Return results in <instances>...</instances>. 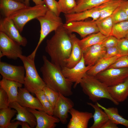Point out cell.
I'll return each instance as SVG.
<instances>
[{
    "mask_svg": "<svg viewBox=\"0 0 128 128\" xmlns=\"http://www.w3.org/2000/svg\"><path fill=\"white\" fill-rule=\"evenodd\" d=\"M62 26L46 41L45 50L51 61L61 69L65 66V61L70 56L72 49L71 33Z\"/></svg>",
    "mask_w": 128,
    "mask_h": 128,
    "instance_id": "cell-1",
    "label": "cell"
},
{
    "mask_svg": "<svg viewBox=\"0 0 128 128\" xmlns=\"http://www.w3.org/2000/svg\"><path fill=\"white\" fill-rule=\"evenodd\" d=\"M42 58L43 63L40 71L46 86L66 96L72 95L73 83L66 78L61 69L49 60L46 56L43 55Z\"/></svg>",
    "mask_w": 128,
    "mask_h": 128,
    "instance_id": "cell-2",
    "label": "cell"
},
{
    "mask_svg": "<svg viewBox=\"0 0 128 128\" xmlns=\"http://www.w3.org/2000/svg\"><path fill=\"white\" fill-rule=\"evenodd\" d=\"M79 84L84 93L92 102L96 103L102 99H106L110 100L116 105L119 104L110 96L108 91V86L95 77L86 74Z\"/></svg>",
    "mask_w": 128,
    "mask_h": 128,
    "instance_id": "cell-3",
    "label": "cell"
},
{
    "mask_svg": "<svg viewBox=\"0 0 128 128\" xmlns=\"http://www.w3.org/2000/svg\"><path fill=\"white\" fill-rule=\"evenodd\" d=\"M35 57L31 54L27 56L23 55L19 56L25 69L23 84L30 92L34 94L36 92L43 90L46 86L36 69L34 62Z\"/></svg>",
    "mask_w": 128,
    "mask_h": 128,
    "instance_id": "cell-4",
    "label": "cell"
},
{
    "mask_svg": "<svg viewBox=\"0 0 128 128\" xmlns=\"http://www.w3.org/2000/svg\"><path fill=\"white\" fill-rule=\"evenodd\" d=\"M48 10L45 4L35 5L32 7L27 6L14 12L9 17L21 33L27 23L32 19L43 16Z\"/></svg>",
    "mask_w": 128,
    "mask_h": 128,
    "instance_id": "cell-5",
    "label": "cell"
},
{
    "mask_svg": "<svg viewBox=\"0 0 128 128\" xmlns=\"http://www.w3.org/2000/svg\"><path fill=\"white\" fill-rule=\"evenodd\" d=\"M41 26L40 35L37 45L32 54L36 55L37 50L42 42L50 32L56 30L63 24L61 18L48 10L45 15L37 18Z\"/></svg>",
    "mask_w": 128,
    "mask_h": 128,
    "instance_id": "cell-6",
    "label": "cell"
},
{
    "mask_svg": "<svg viewBox=\"0 0 128 128\" xmlns=\"http://www.w3.org/2000/svg\"><path fill=\"white\" fill-rule=\"evenodd\" d=\"M95 77L108 86H114L128 78V68H108L98 73Z\"/></svg>",
    "mask_w": 128,
    "mask_h": 128,
    "instance_id": "cell-7",
    "label": "cell"
},
{
    "mask_svg": "<svg viewBox=\"0 0 128 128\" xmlns=\"http://www.w3.org/2000/svg\"><path fill=\"white\" fill-rule=\"evenodd\" d=\"M17 43L5 33L0 32V58L5 56L8 59L16 60L22 55V48Z\"/></svg>",
    "mask_w": 128,
    "mask_h": 128,
    "instance_id": "cell-8",
    "label": "cell"
},
{
    "mask_svg": "<svg viewBox=\"0 0 128 128\" xmlns=\"http://www.w3.org/2000/svg\"><path fill=\"white\" fill-rule=\"evenodd\" d=\"M63 27L70 33L75 32L82 38L99 32L95 21H80L63 24Z\"/></svg>",
    "mask_w": 128,
    "mask_h": 128,
    "instance_id": "cell-9",
    "label": "cell"
},
{
    "mask_svg": "<svg viewBox=\"0 0 128 128\" xmlns=\"http://www.w3.org/2000/svg\"><path fill=\"white\" fill-rule=\"evenodd\" d=\"M92 66L85 65L82 54L81 60L74 66L71 68L65 66L61 69V71L66 78L74 83L73 87L75 88Z\"/></svg>",
    "mask_w": 128,
    "mask_h": 128,
    "instance_id": "cell-10",
    "label": "cell"
},
{
    "mask_svg": "<svg viewBox=\"0 0 128 128\" xmlns=\"http://www.w3.org/2000/svg\"><path fill=\"white\" fill-rule=\"evenodd\" d=\"M0 32L5 33L21 46L25 47L27 44V39L21 35L13 21L9 17H4L0 19Z\"/></svg>",
    "mask_w": 128,
    "mask_h": 128,
    "instance_id": "cell-11",
    "label": "cell"
},
{
    "mask_svg": "<svg viewBox=\"0 0 128 128\" xmlns=\"http://www.w3.org/2000/svg\"><path fill=\"white\" fill-rule=\"evenodd\" d=\"M25 73L23 66H17L0 62V73L2 78L24 84Z\"/></svg>",
    "mask_w": 128,
    "mask_h": 128,
    "instance_id": "cell-12",
    "label": "cell"
},
{
    "mask_svg": "<svg viewBox=\"0 0 128 128\" xmlns=\"http://www.w3.org/2000/svg\"><path fill=\"white\" fill-rule=\"evenodd\" d=\"M74 106V103L71 99L59 93L54 107L53 115L58 118L62 123L65 124L67 122L68 114Z\"/></svg>",
    "mask_w": 128,
    "mask_h": 128,
    "instance_id": "cell-13",
    "label": "cell"
},
{
    "mask_svg": "<svg viewBox=\"0 0 128 128\" xmlns=\"http://www.w3.org/2000/svg\"><path fill=\"white\" fill-rule=\"evenodd\" d=\"M69 113L71 117L67 125L68 128H87L89 121L93 117L91 113L80 111L73 108Z\"/></svg>",
    "mask_w": 128,
    "mask_h": 128,
    "instance_id": "cell-14",
    "label": "cell"
},
{
    "mask_svg": "<svg viewBox=\"0 0 128 128\" xmlns=\"http://www.w3.org/2000/svg\"><path fill=\"white\" fill-rule=\"evenodd\" d=\"M17 102L20 105L27 108L45 111V110L37 97L32 95L25 87L19 88Z\"/></svg>",
    "mask_w": 128,
    "mask_h": 128,
    "instance_id": "cell-15",
    "label": "cell"
},
{
    "mask_svg": "<svg viewBox=\"0 0 128 128\" xmlns=\"http://www.w3.org/2000/svg\"><path fill=\"white\" fill-rule=\"evenodd\" d=\"M27 109L36 117L37 123L36 128H54L56 126V123L60 122L58 118L45 111L30 108Z\"/></svg>",
    "mask_w": 128,
    "mask_h": 128,
    "instance_id": "cell-16",
    "label": "cell"
},
{
    "mask_svg": "<svg viewBox=\"0 0 128 128\" xmlns=\"http://www.w3.org/2000/svg\"><path fill=\"white\" fill-rule=\"evenodd\" d=\"M106 48L101 44H98L87 48L83 53L85 65L93 66L104 58Z\"/></svg>",
    "mask_w": 128,
    "mask_h": 128,
    "instance_id": "cell-17",
    "label": "cell"
},
{
    "mask_svg": "<svg viewBox=\"0 0 128 128\" xmlns=\"http://www.w3.org/2000/svg\"><path fill=\"white\" fill-rule=\"evenodd\" d=\"M9 107L16 110L17 113L12 121L16 120L26 122L29 124L31 128L36 127L37 123L36 117L27 108L22 106L17 101L10 103Z\"/></svg>",
    "mask_w": 128,
    "mask_h": 128,
    "instance_id": "cell-18",
    "label": "cell"
},
{
    "mask_svg": "<svg viewBox=\"0 0 128 128\" xmlns=\"http://www.w3.org/2000/svg\"><path fill=\"white\" fill-rule=\"evenodd\" d=\"M100 14L97 7L80 12L65 14V23L83 21L89 18H92L93 21H96L100 18Z\"/></svg>",
    "mask_w": 128,
    "mask_h": 128,
    "instance_id": "cell-19",
    "label": "cell"
},
{
    "mask_svg": "<svg viewBox=\"0 0 128 128\" xmlns=\"http://www.w3.org/2000/svg\"><path fill=\"white\" fill-rule=\"evenodd\" d=\"M109 92L111 97L119 103L125 101L128 96V78L117 84L108 86Z\"/></svg>",
    "mask_w": 128,
    "mask_h": 128,
    "instance_id": "cell-20",
    "label": "cell"
},
{
    "mask_svg": "<svg viewBox=\"0 0 128 128\" xmlns=\"http://www.w3.org/2000/svg\"><path fill=\"white\" fill-rule=\"evenodd\" d=\"M70 37L72 43V49L70 55L65 61V66L71 68L74 66L81 60L83 53L79 46L78 39L74 34L71 33Z\"/></svg>",
    "mask_w": 128,
    "mask_h": 128,
    "instance_id": "cell-21",
    "label": "cell"
},
{
    "mask_svg": "<svg viewBox=\"0 0 128 128\" xmlns=\"http://www.w3.org/2000/svg\"><path fill=\"white\" fill-rule=\"evenodd\" d=\"M23 84L16 81L2 78L0 81V87L3 88L7 94L9 103L17 101L18 90L19 88L22 87Z\"/></svg>",
    "mask_w": 128,
    "mask_h": 128,
    "instance_id": "cell-22",
    "label": "cell"
},
{
    "mask_svg": "<svg viewBox=\"0 0 128 128\" xmlns=\"http://www.w3.org/2000/svg\"><path fill=\"white\" fill-rule=\"evenodd\" d=\"M23 3L14 0H0V9L5 17H9L17 11L27 7Z\"/></svg>",
    "mask_w": 128,
    "mask_h": 128,
    "instance_id": "cell-23",
    "label": "cell"
},
{
    "mask_svg": "<svg viewBox=\"0 0 128 128\" xmlns=\"http://www.w3.org/2000/svg\"><path fill=\"white\" fill-rule=\"evenodd\" d=\"M107 37L99 32L89 35L81 40L78 39V43L83 53L89 47L101 44Z\"/></svg>",
    "mask_w": 128,
    "mask_h": 128,
    "instance_id": "cell-24",
    "label": "cell"
},
{
    "mask_svg": "<svg viewBox=\"0 0 128 128\" xmlns=\"http://www.w3.org/2000/svg\"><path fill=\"white\" fill-rule=\"evenodd\" d=\"M120 56L117 55L109 58H102L92 66L86 74L95 77L98 73L108 69Z\"/></svg>",
    "mask_w": 128,
    "mask_h": 128,
    "instance_id": "cell-25",
    "label": "cell"
},
{
    "mask_svg": "<svg viewBox=\"0 0 128 128\" xmlns=\"http://www.w3.org/2000/svg\"><path fill=\"white\" fill-rule=\"evenodd\" d=\"M87 104L92 107L94 110L93 118L94 123L90 128H101L103 124L109 119L108 117L105 112L96 103L93 104L87 102Z\"/></svg>",
    "mask_w": 128,
    "mask_h": 128,
    "instance_id": "cell-26",
    "label": "cell"
},
{
    "mask_svg": "<svg viewBox=\"0 0 128 128\" xmlns=\"http://www.w3.org/2000/svg\"><path fill=\"white\" fill-rule=\"evenodd\" d=\"M96 103L106 113L109 119L117 125H122L128 128V120L124 119L119 114L117 108L114 107L106 108L97 102Z\"/></svg>",
    "mask_w": 128,
    "mask_h": 128,
    "instance_id": "cell-27",
    "label": "cell"
},
{
    "mask_svg": "<svg viewBox=\"0 0 128 128\" xmlns=\"http://www.w3.org/2000/svg\"><path fill=\"white\" fill-rule=\"evenodd\" d=\"M113 0H77L76 5L69 14L77 13L89 9Z\"/></svg>",
    "mask_w": 128,
    "mask_h": 128,
    "instance_id": "cell-28",
    "label": "cell"
},
{
    "mask_svg": "<svg viewBox=\"0 0 128 128\" xmlns=\"http://www.w3.org/2000/svg\"><path fill=\"white\" fill-rule=\"evenodd\" d=\"M122 0H113L105 2L97 6L100 12V16L97 20H100L111 16L119 6Z\"/></svg>",
    "mask_w": 128,
    "mask_h": 128,
    "instance_id": "cell-29",
    "label": "cell"
},
{
    "mask_svg": "<svg viewBox=\"0 0 128 128\" xmlns=\"http://www.w3.org/2000/svg\"><path fill=\"white\" fill-rule=\"evenodd\" d=\"M9 107L0 110V128H7L10 123L12 119L17 111L14 109Z\"/></svg>",
    "mask_w": 128,
    "mask_h": 128,
    "instance_id": "cell-30",
    "label": "cell"
},
{
    "mask_svg": "<svg viewBox=\"0 0 128 128\" xmlns=\"http://www.w3.org/2000/svg\"><path fill=\"white\" fill-rule=\"evenodd\" d=\"M95 21L99 32L107 37L110 35L114 25L111 16Z\"/></svg>",
    "mask_w": 128,
    "mask_h": 128,
    "instance_id": "cell-31",
    "label": "cell"
},
{
    "mask_svg": "<svg viewBox=\"0 0 128 128\" xmlns=\"http://www.w3.org/2000/svg\"><path fill=\"white\" fill-rule=\"evenodd\" d=\"M128 33V21H127L114 24L110 35L119 39L125 38Z\"/></svg>",
    "mask_w": 128,
    "mask_h": 128,
    "instance_id": "cell-32",
    "label": "cell"
},
{
    "mask_svg": "<svg viewBox=\"0 0 128 128\" xmlns=\"http://www.w3.org/2000/svg\"><path fill=\"white\" fill-rule=\"evenodd\" d=\"M35 94L44 108L45 112L50 115H53L54 108L46 98L43 90L36 92Z\"/></svg>",
    "mask_w": 128,
    "mask_h": 128,
    "instance_id": "cell-33",
    "label": "cell"
},
{
    "mask_svg": "<svg viewBox=\"0 0 128 128\" xmlns=\"http://www.w3.org/2000/svg\"><path fill=\"white\" fill-rule=\"evenodd\" d=\"M58 2L60 12L64 14H69L77 5L75 0H59Z\"/></svg>",
    "mask_w": 128,
    "mask_h": 128,
    "instance_id": "cell-34",
    "label": "cell"
},
{
    "mask_svg": "<svg viewBox=\"0 0 128 128\" xmlns=\"http://www.w3.org/2000/svg\"><path fill=\"white\" fill-rule=\"evenodd\" d=\"M46 97L54 108L58 98L59 92L55 91L47 86L43 89Z\"/></svg>",
    "mask_w": 128,
    "mask_h": 128,
    "instance_id": "cell-35",
    "label": "cell"
},
{
    "mask_svg": "<svg viewBox=\"0 0 128 128\" xmlns=\"http://www.w3.org/2000/svg\"><path fill=\"white\" fill-rule=\"evenodd\" d=\"M111 16L114 24L128 21V16L119 6L114 11Z\"/></svg>",
    "mask_w": 128,
    "mask_h": 128,
    "instance_id": "cell-36",
    "label": "cell"
},
{
    "mask_svg": "<svg viewBox=\"0 0 128 128\" xmlns=\"http://www.w3.org/2000/svg\"><path fill=\"white\" fill-rule=\"evenodd\" d=\"M117 46L120 56L128 55V39L125 38L118 39Z\"/></svg>",
    "mask_w": 128,
    "mask_h": 128,
    "instance_id": "cell-37",
    "label": "cell"
},
{
    "mask_svg": "<svg viewBox=\"0 0 128 128\" xmlns=\"http://www.w3.org/2000/svg\"><path fill=\"white\" fill-rule=\"evenodd\" d=\"M128 68V55L119 57L108 68Z\"/></svg>",
    "mask_w": 128,
    "mask_h": 128,
    "instance_id": "cell-38",
    "label": "cell"
},
{
    "mask_svg": "<svg viewBox=\"0 0 128 128\" xmlns=\"http://www.w3.org/2000/svg\"><path fill=\"white\" fill-rule=\"evenodd\" d=\"M48 10L58 16L61 13L59 9L58 2L55 0H43Z\"/></svg>",
    "mask_w": 128,
    "mask_h": 128,
    "instance_id": "cell-39",
    "label": "cell"
},
{
    "mask_svg": "<svg viewBox=\"0 0 128 128\" xmlns=\"http://www.w3.org/2000/svg\"><path fill=\"white\" fill-rule=\"evenodd\" d=\"M8 96L5 91L0 87V109L9 107V104Z\"/></svg>",
    "mask_w": 128,
    "mask_h": 128,
    "instance_id": "cell-40",
    "label": "cell"
},
{
    "mask_svg": "<svg viewBox=\"0 0 128 128\" xmlns=\"http://www.w3.org/2000/svg\"><path fill=\"white\" fill-rule=\"evenodd\" d=\"M118 39L111 35L107 37L102 43V46L106 48L117 46Z\"/></svg>",
    "mask_w": 128,
    "mask_h": 128,
    "instance_id": "cell-41",
    "label": "cell"
},
{
    "mask_svg": "<svg viewBox=\"0 0 128 128\" xmlns=\"http://www.w3.org/2000/svg\"><path fill=\"white\" fill-rule=\"evenodd\" d=\"M117 55L120 56L117 47L116 46L106 48L105 54L103 58H109Z\"/></svg>",
    "mask_w": 128,
    "mask_h": 128,
    "instance_id": "cell-42",
    "label": "cell"
},
{
    "mask_svg": "<svg viewBox=\"0 0 128 128\" xmlns=\"http://www.w3.org/2000/svg\"><path fill=\"white\" fill-rule=\"evenodd\" d=\"M117 125L109 119L101 127V128H118Z\"/></svg>",
    "mask_w": 128,
    "mask_h": 128,
    "instance_id": "cell-43",
    "label": "cell"
},
{
    "mask_svg": "<svg viewBox=\"0 0 128 128\" xmlns=\"http://www.w3.org/2000/svg\"><path fill=\"white\" fill-rule=\"evenodd\" d=\"M119 6L128 16V1L127 0H122Z\"/></svg>",
    "mask_w": 128,
    "mask_h": 128,
    "instance_id": "cell-44",
    "label": "cell"
},
{
    "mask_svg": "<svg viewBox=\"0 0 128 128\" xmlns=\"http://www.w3.org/2000/svg\"><path fill=\"white\" fill-rule=\"evenodd\" d=\"M32 0L35 3V5H39L45 4L43 0H24V4L27 6H29L30 1Z\"/></svg>",
    "mask_w": 128,
    "mask_h": 128,
    "instance_id": "cell-45",
    "label": "cell"
},
{
    "mask_svg": "<svg viewBox=\"0 0 128 128\" xmlns=\"http://www.w3.org/2000/svg\"><path fill=\"white\" fill-rule=\"evenodd\" d=\"M21 121L17 120L10 123L8 126L7 128H17L19 125H20Z\"/></svg>",
    "mask_w": 128,
    "mask_h": 128,
    "instance_id": "cell-46",
    "label": "cell"
},
{
    "mask_svg": "<svg viewBox=\"0 0 128 128\" xmlns=\"http://www.w3.org/2000/svg\"><path fill=\"white\" fill-rule=\"evenodd\" d=\"M20 125L21 126L22 128H31L29 124L26 122L21 121Z\"/></svg>",
    "mask_w": 128,
    "mask_h": 128,
    "instance_id": "cell-47",
    "label": "cell"
},
{
    "mask_svg": "<svg viewBox=\"0 0 128 128\" xmlns=\"http://www.w3.org/2000/svg\"><path fill=\"white\" fill-rule=\"evenodd\" d=\"M15 1L21 2L22 3H23L24 2V0H14Z\"/></svg>",
    "mask_w": 128,
    "mask_h": 128,
    "instance_id": "cell-48",
    "label": "cell"
},
{
    "mask_svg": "<svg viewBox=\"0 0 128 128\" xmlns=\"http://www.w3.org/2000/svg\"><path fill=\"white\" fill-rule=\"evenodd\" d=\"M125 38L127 39H128V33H127V34L126 35L125 37Z\"/></svg>",
    "mask_w": 128,
    "mask_h": 128,
    "instance_id": "cell-49",
    "label": "cell"
},
{
    "mask_svg": "<svg viewBox=\"0 0 128 128\" xmlns=\"http://www.w3.org/2000/svg\"><path fill=\"white\" fill-rule=\"evenodd\" d=\"M128 1V0H127Z\"/></svg>",
    "mask_w": 128,
    "mask_h": 128,
    "instance_id": "cell-50",
    "label": "cell"
}]
</instances>
